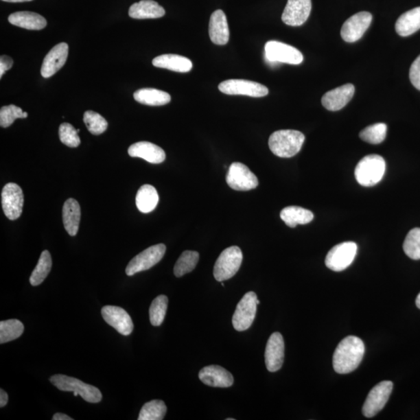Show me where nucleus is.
Listing matches in <instances>:
<instances>
[{"instance_id": "f257e3e1", "label": "nucleus", "mask_w": 420, "mask_h": 420, "mask_svg": "<svg viewBox=\"0 0 420 420\" xmlns=\"http://www.w3.org/2000/svg\"><path fill=\"white\" fill-rule=\"evenodd\" d=\"M365 346L360 338L349 336L344 338L335 350L334 369L338 373L347 375L358 369L364 358Z\"/></svg>"}, {"instance_id": "79ce46f5", "label": "nucleus", "mask_w": 420, "mask_h": 420, "mask_svg": "<svg viewBox=\"0 0 420 420\" xmlns=\"http://www.w3.org/2000/svg\"><path fill=\"white\" fill-rule=\"evenodd\" d=\"M13 60L8 56H2L0 58V78H3L5 73L13 67Z\"/></svg>"}, {"instance_id": "cd10ccee", "label": "nucleus", "mask_w": 420, "mask_h": 420, "mask_svg": "<svg viewBox=\"0 0 420 420\" xmlns=\"http://www.w3.org/2000/svg\"><path fill=\"white\" fill-rule=\"evenodd\" d=\"M280 218L288 226L294 229L299 224H307L314 219V214L310 210L299 207H288L280 213Z\"/></svg>"}, {"instance_id": "6e6552de", "label": "nucleus", "mask_w": 420, "mask_h": 420, "mask_svg": "<svg viewBox=\"0 0 420 420\" xmlns=\"http://www.w3.org/2000/svg\"><path fill=\"white\" fill-rule=\"evenodd\" d=\"M166 253V246L163 244L154 245L139 253L130 261L126 270L127 276L132 277L135 274L148 270L163 259Z\"/></svg>"}, {"instance_id": "393cba45", "label": "nucleus", "mask_w": 420, "mask_h": 420, "mask_svg": "<svg viewBox=\"0 0 420 420\" xmlns=\"http://www.w3.org/2000/svg\"><path fill=\"white\" fill-rule=\"evenodd\" d=\"M81 211L79 202L74 198H69L64 203L62 220L64 227L70 236H75L79 231Z\"/></svg>"}, {"instance_id": "de8ad7c7", "label": "nucleus", "mask_w": 420, "mask_h": 420, "mask_svg": "<svg viewBox=\"0 0 420 420\" xmlns=\"http://www.w3.org/2000/svg\"><path fill=\"white\" fill-rule=\"evenodd\" d=\"M256 303H257V305H259V303H260V301H259L258 299H257Z\"/></svg>"}, {"instance_id": "aec40b11", "label": "nucleus", "mask_w": 420, "mask_h": 420, "mask_svg": "<svg viewBox=\"0 0 420 420\" xmlns=\"http://www.w3.org/2000/svg\"><path fill=\"white\" fill-rule=\"evenodd\" d=\"M354 93L355 87L353 84L342 85L327 92L322 98V104L327 110L336 112L345 107L351 101Z\"/></svg>"}, {"instance_id": "4be33fe9", "label": "nucleus", "mask_w": 420, "mask_h": 420, "mask_svg": "<svg viewBox=\"0 0 420 420\" xmlns=\"http://www.w3.org/2000/svg\"><path fill=\"white\" fill-rule=\"evenodd\" d=\"M128 153L132 157H139L151 163H161L165 161L166 154L162 148L150 142H138L130 145Z\"/></svg>"}, {"instance_id": "a19ab883", "label": "nucleus", "mask_w": 420, "mask_h": 420, "mask_svg": "<svg viewBox=\"0 0 420 420\" xmlns=\"http://www.w3.org/2000/svg\"><path fill=\"white\" fill-rule=\"evenodd\" d=\"M411 83L420 91V55L413 62L410 70Z\"/></svg>"}, {"instance_id": "f3484780", "label": "nucleus", "mask_w": 420, "mask_h": 420, "mask_svg": "<svg viewBox=\"0 0 420 420\" xmlns=\"http://www.w3.org/2000/svg\"><path fill=\"white\" fill-rule=\"evenodd\" d=\"M284 353L283 338L279 332H274L268 338L265 352L266 366L268 371L276 372L281 369Z\"/></svg>"}, {"instance_id": "bb28decb", "label": "nucleus", "mask_w": 420, "mask_h": 420, "mask_svg": "<svg viewBox=\"0 0 420 420\" xmlns=\"http://www.w3.org/2000/svg\"><path fill=\"white\" fill-rule=\"evenodd\" d=\"M420 29V7L406 12L395 23V31L401 37H408Z\"/></svg>"}, {"instance_id": "4c0bfd02", "label": "nucleus", "mask_w": 420, "mask_h": 420, "mask_svg": "<svg viewBox=\"0 0 420 420\" xmlns=\"http://www.w3.org/2000/svg\"><path fill=\"white\" fill-rule=\"evenodd\" d=\"M404 250L410 259H420V229H414L408 232L404 244Z\"/></svg>"}, {"instance_id": "37998d69", "label": "nucleus", "mask_w": 420, "mask_h": 420, "mask_svg": "<svg viewBox=\"0 0 420 420\" xmlns=\"http://www.w3.org/2000/svg\"><path fill=\"white\" fill-rule=\"evenodd\" d=\"M9 397L3 389L0 390V407L3 408L8 404Z\"/></svg>"}, {"instance_id": "f704fd0d", "label": "nucleus", "mask_w": 420, "mask_h": 420, "mask_svg": "<svg viewBox=\"0 0 420 420\" xmlns=\"http://www.w3.org/2000/svg\"><path fill=\"white\" fill-rule=\"evenodd\" d=\"M168 305L165 295H160L152 302L150 307V320L152 325L160 326L165 320Z\"/></svg>"}, {"instance_id": "c85d7f7f", "label": "nucleus", "mask_w": 420, "mask_h": 420, "mask_svg": "<svg viewBox=\"0 0 420 420\" xmlns=\"http://www.w3.org/2000/svg\"><path fill=\"white\" fill-rule=\"evenodd\" d=\"M133 97L137 102L150 106H162L172 100L168 93L154 89H139L134 93Z\"/></svg>"}, {"instance_id": "9b49d317", "label": "nucleus", "mask_w": 420, "mask_h": 420, "mask_svg": "<svg viewBox=\"0 0 420 420\" xmlns=\"http://www.w3.org/2000/svg\"><path fill=\"white\" fill-rule=\"evenodd\" d=\"M393 389V383L384 381L373 387L364 402L363 408L364 416L367 418L375 417L386 405Z\"/></svg>"}, {"instance_id": "49530a36", "label": "nucleus", "mask_w": 420, "mask_h": 420, "mask_svg": "<svg viewBox=\"0 0 420 420\" xmlns=\"http://www.w3.org/2000/svg\"><path fill=\"white\" fill-rule=\"evenodd\" d=\"M416 305L419 309H420V293L417 297Z\"/></svg>"}, {"instance_id": "a18cd8bd", "label": "nucleus", "mask_w": 420, "mask_h": 420, "mask_svg": "<svg viewBox=\"0 0 420 420\" xmlns=\"http://www.w3.org/2000/svg\"><path fill=\"white\" fill-rule=\"evenodd\" d=\"M2 1L8 2V3H23V2H30V1H32V0H2Z\"/></svg>"}, {"instance_id": "72a5a7b5", "label": "nucleus", "mask_w": 420, "mask_h": 420, "mask_svg": "<svg viewBox=\"0 0 420 420\" xmlns=\"http://www.w3.org/2000/svg\"><path fill=\"white\" fill-rule=\"evenodd\" d=\"M167 413V406L161 400L147 402L140 410L139 420H162Z\"/></svg>"}, {"instance_id": "58836bf2", "label": "nucleus", "mask_w": 420, "mask_h": 420, "mask_svg": "<svg viewBox=\"0 0 420 420\" xmlns=\"http://www.w3.org/2000/svg\"><path fill=\"white\" fill-rule=\"evenodd\" d=\"M28 116L27 113L23 112V110L16 106V105L10 104L9 106H4L0 110V126L2 128H8L14 124L17 119H26Z\"/></svg>"}, {"instance_id": "2eb2a0df", "label": "nucleus", "mask_w": 420, "mask_h": 420, "mask_svg": "<svg viewBox=\"0 0 420 420\" xmlns=\"http://www.w3.org/2000/svg\"><path fill=\"white\" fill-rule=\"evenodd\" d=\"M311 11L312 0H288L282 21L287 25L299 27L307 21Z\"/></svg>"}, {"instance_id": "7c9ffc66", "label": "nucleus", "mask_w": 420, "mask_h": 420, "mask_svg": "<svg viewBox=\"0 0 420 420\" xmlns=\"http://www.w3.org/2000/svg\"><path fill=\"white\" fill-rule=\"evenodd\" d=\"M52 266L51 257L49 250H44L40 255L38 265L35 267L30 277V283L33 287L43 283L51 271Z\"/></svg>"}, {"instance_id": "423d86ee", "label": "nucleus", "mask_w": 420, "mask_h": 420, "mask_svg": "<svg viewBox=\"0 0 420 420\" xmlns=\"http://www.w3.org/2000/svg\"><path fill=\"white\" fill-rule=\"evenodd\" d=\"M358 253L357 244L352 242H343L332 248L325 258V265L335 272L345 270L353 264Z\"/></svg>"}, {"instance_id": "473e14b6", "label": "nucleus", "mask_w": 420, "mask_h": 420, "mask_svg": "<svg viewBox=\"0 0 420 420\" xmlns=\"http://www.w3.org/2000/svg\"><path fill=\"white\" fill-rule=\"evenodd\" d=\"M200 259V254L194 250H185L179 257L174 268V276L179 278L194 270Z\"/></svg>"}, {"instance_id": "c9c22d12", "label": "nucleus", "mask_w": 420, "mask_h": 420, "mask_svg": "<svg viewBox=\"0 0 420 420\" xmlns=\"http://www.w3.org/2000/svg\"><path fill=\"white\" fill-rule=\"evenodd\" d=\"M387 125L377 124L364 128L360 133V138L371 144H379L386 138Z\"/></svg>"}, {"instance_id": "9d476101", "label": "nucleus", "mask_w": 420, "mask_h": 420, "mask_svg": "<svg viewBox=\"0 0 420 420\" xmlns=\"http://www.w3.org/2000/svg\"><path fill=\"white\" fill-rule=\"evenodd\" d=\"M218 89L229 95H244L253 97H265L268 93L267 87L254 81L232 79L222 82Z\"/></svg>"}, {"instance_id": "dca6fc26", "label": "nucleus", "mask_w": 420, "mask_h": 420, "mask_svg": "<svg viewBox=\"0 0 420 420\" xmlns=\"http://www.w3.org/2000/svg\"><path fill=\"white\" fill-rule=\"evenodd\" d=\"M102 314L104 320L122 336H130L134 328L132 318L124 308L116 306H105Z\"/></svg>"}, {"instance_id": "b1692460", "label": "nucleus", "mask_w": 420, "mask_h": 420, "mask_svg": "<svg viewBox=\"0 0 420 420\" xmlns=\"http://www.w3.org/2000/svg\"><path fill=\"white\" fill-rule=\"evenodd\" d=\"M11 25L27 29V30H43L47 26L45 17L33 12H16L8 17Z\"/></svg>"}, {"instance_id": "ea45409f", "label": "nucleus", "mask_w": 420, "mask_h": 420, "mask_svg": "<svg viewBox=\"0 0 420 420\" xmlns=\"http://www.w3.org/2000/svg\"><path fill=\"white\" fill-rule=\"evenodd\" d=\"M61 142L69 148H78L80 144V139L78 136V130L69 124H62L58 130Z\"/></svg>"}, {"instance_id": "20e7f679", "label": "nucleus", "mask_w": 420, "mask_h": 420, "mask_svg": "<svg viewBox=\"0 0 420 420\" xmlns=\"http://www.w3.org/2000/svg\"><path fill=\"white\" fill-rule=\"evenodd\" d=\"M50 382L62 392L73 393L74 396L80 395L82 399L91 404H98L102 399L101 390L93 385L86 384L79 379L62 375H56Z\"/></svg>"}, {"instance_id": "f8f14e48", "label": "nucleus", "mask_w": 420, "mask_h": 420, "mask_svg": "<svg viewBox=\"0 0 420 420\" xmlns=\"http://www.w3.org/2000/svg\"><path fill=\"white\" fill-rule=\"evenodd\" d=\"M226 183L236 191H249L259 185V180L250 169L242 163H233L226 174Z\"/></svg>"}, {"instance_id": "c756f323", "label": "nucleus", "mask_w": 420, "mask_h": 420, "mask_svg": "<svg viewBox=\"0 0 420 420\" xmlns=\"http://www.w3.org/2000/svg\"><path fill=\"white\" fill-rule=\"evenodd\" d=\"M159 196L154 186L144 185L140 187L136 197V204L140 212L148 213L156 208Z\"/></svg>"}, {"instance_id": "2f4dec72", "label": "nucleus", "mask_w": 420, "mask_h": 420, "mask_svg": "<svg viewBox=\"0 0 420 420\" xmlns=\"http://www.w3.org/2000/svg\"><path fill=\"white\" fill-rule=\"evenodd\" d=\"M25 326L21 320L10 319L0 323V343L3 344L16 340L23 334Z\"/></svg>"}, {"instance_id": "f03ea898", "label": "nucleus", "mask_w": 420, "mask_h": 420, "mask_svg": "<svg viewBox=\"0 0 420 420\" xmlns=\"http://www.w3.org/2000/svg\"><path fill=\"white\" fill-rule=\"evenodd\" d=\"M305 140V135L299 131L279 130L270 136L268 147L276 156L290 159L299 153Z\"/></svg>"}, {"instance_id": "0eeeda50", "label": "nucleus", "mask_w": 420, "mask_h": 420, "mask_svg": "<svg viewBox=\"0 0 420 420\" xmlns=\"http://www.w3.org/2000/svg\"><path fill=\"white\" fill-rule=\"evenodd\" d=\"M266 58L268 62H283L291 65H299L303 61L301 52L294 47L277 42L270 40L265 45Z\"/></svg>"}, {"instance_id": "39448f33", "label": "nucleus", "mask_w": 420, "mask_h": 420, "mask_svg": "<svg viewBox=\"0 0 420 420\" xmlns=\"http://www.w3.org/2000/svg\"><path fill=\"white\" fill-rule=\"evenodd\" d=\"M242 260L243 254L240 248L232 246L226 248L214 266L213 276L215 280L223 282L235 277L241 268Z\"/></svg>"}, {"instance_id": "5701e85b", "label": "nucleus", "mask_w": 420, "mask_h": 420, "mask_svg": "<svg viewBox=\"0 0 420 420\" xmlns=\"http://www.w3.org/2000/svg\"><path fill=\"white\" fill-rule=\"evenodd\" d=\"M128 15L134 19H156L165 16V10L153 0H142L131 5Z\"/></svg>"}, {"instance_id": "c03bdc74", "label": "nucleus", "mask_w": 420, "mask_h": 420, "mask_svg": "<svg viewBox=\"0 0 420 420\" xmlns=\"http://www.w3.org/2000/svg\"><path fill=\"white\" fill-rule=\"evenodd\" d=\"M52 419L54 420H73V419L65 415V414L56 413L54 417H52Z\"/></svg>"}, {"instance_id": "e433bc0d", "label": "nucleus", "mask_w": 420, "mask_h": 420, "mask_svg": "<svg viewBox=\"0 0 420 420\" xmlns=\"http://www.w3.org/2000/svg\"><path fill=\"white\" fill-rule=\"evenodd\" d=\"M84 121L93 135H101L106 131L108 128V121L101 115L93 112V110H86L84 115Z\"/></svg>"}, {"instance_id": "a211bd4d", "label": "nucleus", "mask_w": 420, "mask_h": 420, "mask_svg": "<svg viewBox=\"0 0 420 420\" xmlns=\"http://www.w3.org/2000/svg\"><path fill=\"white\" fill-rule=\"evenodd\" d=\"M69 46L65 43L56 45L44 58L40 73L44 78H49L60 70L67 60Z\"/></svg>"}, {"instance_id": "a878e982", "label": "nucleus", "mask_w": 420, "mask_h": 420, "mask_svg": "<svg viewBox=\"0 0 420 420\" xmlns=\"http://www.w3.org/2000/svg\"><path fill=\"white\" fill-rule=\"evenodd\" d=\"M152 63L155 67L166 69L178 73H188L192 69V62L188 58L174 54L157 56L154 58Z\"/></svg>"}, {"instance_id": "1a4fd4ad", "label": "nucleus", "mask_w": 420, "mask_h": 420, "mask_svg": "<svg viewBox=\"0 0 420 420\" xmlns=\"http://www.w3.org/2000/svg\"><path fill=\"white\" fill-rule=\"evenodd\" d=\"M257 295L250 291L245 294L233 314L232 323L238 331L248 330L252 326L257 311Z\"/></svg>"}, {"instance_id": "09e8293b", "label": "nucleus", "mask_w": 420, "mask_h": 420, "mask_svg": "<svg viewBox=\"0 0 420 420\" xmlns=\"http://www.w3.org/2000/svg\"><path fill=\"white\" fill-rule=\"evenodd\" d=\"M226 420H235V419H233V418H229V419H226Z\"/></svg>"}, {"instance_id": "6ab92c4d", "label": "nucleus", "mask_w": 420, "mask_h": 420, "mask_svg": "<svg viewBox=\"0 0 420 420\" xmlns=\"http://www.w3.org/2000/svg\"><path fill=\"white\" fill-rule=\"evenodd\" d=\"M200 381L210 387L229 388L233 384V377L224 367L218 365H210L205 367L198 373Z\"/></svg>"}, {"instance_id": "7ed1b4c3", "label": "nucleus", "mask_w": 420, "mask_h": 420, "mask_svg": "<svg viewBox=\"0 0 420 420\" xmlns=\"http://www.w3.org/2000/svg\"><path fill=\"white\" fill-rule=\"evenodd\" d=\"M385 171L386 163L383 157L371 154L360 161L355 169V177L362 186H373L381 182Z\"/></svg>"}, {"instance_id": "412c9836", "label": "nucleus", "mask_w": 420, "mask_h": 420, "mask_svg": "<svg viewBox=\"0 0 420 420\" xmlns=\"http://www.w3.org/2000/svg\"><path fill=\"white\" fill-rule=\"evenodd\" d=\"M209 34L213 43L225 45L229 42L230 31L224 12L218 10L210 17Z\"/></svg>"}, {"instance_id": "ddd939ff", "label": "nucleus", "mask_w": 420, "mask_h": 420, "mask_svg": "<svg viewBox=\"0 0 420 420\" xmlns=\"http://www.w3.org/2000/svg\"><path fill=\"white\" fill-rule=\"evenodd\" d=\"M372 19L371 14L365 11L349 17L341 29L342 39L349 43L357 42L369 28Z\"/></svg>"}, {"instance_id": "4468645a", "label": "nucleus", "mask_w": 420, "mask_h": 420, "mask_svg": "<svg viewBox=\"0 0 420 420\" xmlns=\"http://www.w3.org/2000/svg\"><path fill=\"white\" fill-rule=\"evenodd\" d=\"M23 206V194L19 185L8 183L3 187L2 191V207L3 212L10 220L21 217Z\"/></svg>"}]
</instances>
